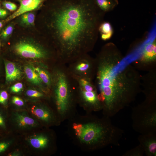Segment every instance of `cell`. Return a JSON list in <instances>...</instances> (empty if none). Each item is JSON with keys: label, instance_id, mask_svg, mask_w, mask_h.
Wrapping results in <instances>:
<instances>
[{"label": "cell", "instance_id": "cell-1", "mask_svg": "<svg viewBox=\"0 0 156 156\" xmlns=\"http://www.w3.org/2000/svg\"><path fill=\"white\" fill-rule=\"evenodd\" d=\"M50 10L47 26L59 62L68 64L92 50L105 13L95 0H57Z\"/></svg>", "mask_w": 156, "mask_h": 156}, {"label": "cell", "instance_id": "cell-2", "mask_svg": "<svg viewBox=\"0 0 156 156\" xmlns=\"http://www.w3.org/2000/svg\"><path fill=\"white\" fill-rule=\"evenodd\" d=\"M118 53L112 48L103 47L95 60L94 75L104 113L109 117L129 105L138 92L135 87L126 86L121 73L115 72L116 65L114 61Z\"/></svg>", "mask_w": 156, "mask_h": 156}, {"label": "cell", "instance_id": "cell-3", "mask_svg": "<svg viewBox=\"0 0 156 156\" xmlns=\"http://www.w3.org/2000/svg\"><path fill=\"white\" fill-rule=\"evenodd\" d=\"M77 126L75 129L76 135L81 142L92 148L109 145L118 146L124 133L107 116L103 119L94 120Z\"/></svg>", "mask_w": 156, "mask_h": 156}, {"label": "cell", "instance_id": "cell-4", "mask_svg": "<svg viewBox=\"0 0 156 156\" xmlns=\"http://www.w3.org/2000/svg\"><path fill=\"white\" fill-rule=\"evenodd\" d=\"M53 76L51 86L53 87L55 102L60 113H65L71 105L75 90L74 79L68 71L65 64L59 63Z\"/></svg>", "mask_w": 156, "mask_h": 156}, {"label": "cell", "instance_id": "cell-5", "mask_svg": "<svg viewBox=\"0 0 156 156\" xmlns=\"http://www.w3.org/2000/svg\"><path fill=\"white\" fill-rule=\"evenodd\" d=\"M155 97H147L143 103L132 110V127L140 134L156 133V106Z\"/></svg>", "mask_w": 156, "mask_h": 156}, {"label": "cell", "instance_id": "cell-6", "mask_svg": "<svg viewBox=\"0 0 156 156\" xmlns=\"http://www.w3.org/2000/svg\"><path fill=\"white\" fill-rule=\"evenodd\" d=\"M72 77L75 82V89L78 92L82 102L92 110L102 109L98 98L96 88L93 84L92 79L86 77Z\"/></svg>", "mask_w": 156, "mask_h": 156}, {"label": "cell", "instance_id": "cell-7", "mask_svg": "<svg viewBox=\"0 0 156 156\" xmlns=\"http://www.w3.org/2000/svg\"><path fill=\"white\" fill-rule=\"evenodd\" d=\"M66 66L72 77H86L92 79L95 68V60L88 54L84 55L68 63Z\"/></svg>", "mask_w": 156, "mask_h": 156}, {"label": "cell", "instance_id": "cell-8", "mask_svg": "<svg viewBox=\"0 0 156 156\" xmlns=\"http://www.w3.org/2000/svg\"><path fill=\"white\" fill-rule=\"evenodd\" d=\"M14 49L17 54L26 58L46 60L51 55L49 51L44 47L36 46L27 42L18 43Z\"/></svg>", "mask_w": 156, "mask_h": 156}, {"label": "cell", "instance_id": "cell-9", "mask_svg": "<svg viewBox=\"0 0 156 156\" xmlns=\"http://www.w3.org/2000/svg\"><path fill=\"white\" fill-rule=\"evenodd\" d=\"M12 120L17 128L22 130L34 128L39 125L37 121L24 110L14 112L12 113Z\"/></svg>", "mask_w": 156, "mask_h": 156}, {"label": "cell", "instance_id": "cell-10", "mask_svg": "<svg viewBox=\"0 0 156 156\" xmlns=\"http://www.w3.org/2000/svg\"><path fill=\"white\" fill-rule=\"evenodd\" d=\"M138 139L146 156H156V133L140 134Z\"/></svg>", "mask_w": 156, "mask_h": 156}, {"label": "cell", "instance_id": "cell-11", "mask_svg": "<svg viewBox=\"0 0 156 156\" xmlns=\"http://www.w3.org/2000/svg\"><path fill=\"white\" fill-rule=\"evenodd\" d=\"M45 0H22L19 8L8 17L5 21L11 20L21 15L38 8Z\"/></svg>", "mask_w": 156, "mask_h": 156}, {"label": "cell", "instance_id": "cell-12", "mask_svg": "<svg viewBox=\"0 0 156 156\" xmlns=\"http://www.w3.org/2000/svg\"><path fill=\"white\" fill-rule=\"evenodd\" d=\"M30 111L34 117L44 122L49 123L53 120V116L51 112L45 106L34 105Z\"/></svg>", "mask_w": 156, "mask_h": 156}, {"label": "cell", "instance_id": "cell-13", "mask_svg": "<svg viewBox=\"0 0 156 156\" xmlns=\"http://www.w3.org/2000/svg\"><path fill=\"white\" fill-rule=\"evenodd\" d=\"M6 80L10 82L21 78L22 72L15 64L9 61L5 62Z\"/></svg>", "mask_w": 156, "mask_h": 156}, {"label": "cell", "instance_id": "cell-14", "mask_svg": "<svg viewBox=\"0 0 156 156\" xmlns=\"http://www.w3.org/2000/svg\"><path fill=\"white\" fill-rule=\"evenodd\" d=\"M27 141L32 147L37 149H42L46 148L49 143L48 137L44 135L40 134L30 136L27 139Z\"/></svg>", "mask_w": 156, "mask_h": 156}, {"label": "cell", "instance_id": "cell-15", "mask_svg": "<svg viewBox=\"0 0 156 156\" xmlns=\"http://www.w3.org/2000/svg\"><path fill=\"white\" fill-rule=\"evenodd\" d=\"M156 41L155 39L145 46L141 57L142 60L145 62L155 60L156 57Z\"/></svg>", "mask_w": 156, "mask_h": 156}, {"label": "cell", "instance_id": "cell-16", "mask_svg": "<svg viewBox=\"0 0 156 156\" xmlns=\"http://www.w3.org/2000/svg\"><path fill=\"white\" fill-rule=\"evenodd\" d=\"M24 70L28 79L31 82L36 85H41L42 83V81L33 66L27 65L25 67Z\"/></svg>", "mask_w": 156, "mask_h": 156}, {"label": "cell", "instance_id": "cell-17", "mask_svg": "<svg viewBox=\"0 0 156 156\" xmlns=\"http://www.w3.org/2000/svg\"><path fill=\"white\" fill-rule=\"evenodd\" d=\"M98 7L104 12L112 10L118 4V0H95Z\"/></svg>", "mask_w": 156, "mask_h": 156}, {"label": "cell", "instance_id": "cell-18", "mask_svg": "<svg viewBox=\"0 0 156 156\" xmlns=\"http://www.w3.org/2000/svg\"><path fill=\"white\" fill-rule=\"evenodd\" d=\"M34 68L42 82L48 88H50L52 83L51 76L50 74L44 68L38 67Z\"/></svg>", "mask_w": 156, "mask_h": 156}, {"label": "cell", "instance_id": "cell-19", "mask_svg": "<svg viewBox=\"0 0 156 156\" xmlns=\"http://www.w3.org/2000/svg\"><path fill=\"white\" fill-rule=\"evenodd\" d=\"M144 151L141 145L139 144L135 147L127 151L123 155V156H142Z\"/></svg>", "mask_w": 156, "mask_h": 156}, {"label": "cell", "instance_id": "cell-20", "mask_svg": "<svg viewBox=\"0 0 156 156\" xmlns=\"http://www.w3.org/2000/svg\"><path fill=\"white\" fill-rule=\"evenodd\" d=\"M35 15L31 12H26L22 14L21 21L22 23L26 25H31L34 24Z\"/></svg>", "mask_w": 156, "mask_h": 156}, {"label": "cell", "instance_id": "cell-21", "mask_svg": "<svg viewBox=\"0 0 156 156\" xmlns=\"http://www.w3.org/2000/svg\"><path fill=\"white\" fill-rule=\"evenodd\" d=\"M99 31L101 34H107L113 32L111 24L107 22L103 21L100 24L99 28Z\"/></svg>", "mask_w": 156, "mask_h": 156}, {"label": "cell", "instance_id": "cell-22", "mask_svg": "<svg viewBox=\"0 0 156 156\" xmlns=\"http://www.w3.org/2000/svg\"><path fill=\"white\" fill-rule=\"evenodd\" d=\"M26 94L29 97L33 98H40L43 96V94L37 90L32 89L28 90Z\"/></svg>", "mask_w": 156, "mask_h": 156}, {"label": "cell", "instance_id": "cell-23", "mask_svg": "<svg viewBox=\"0 0 156 156\" xmlns=\"http://www.w3.org/2000/svg\"><path fill=\"white\" fill-rule=\"evenodd\" d=\"M13 27L12 26L10 25L4 29L1 33V36L3 39H6L12 33Z\"/></svg>", "mask_w": 156, "mask_h": 156}, {"label": "cell", "instance_id": "cell-24", "mask_svg": "<svg viewBox=\"0 0 156 156\" xmlns=\"http://www.w3.org/2000/svg\"><path fill=\"white\" fill-rule=\"evenodd\" d=\"M23 88V85L20 82L14 84L11 88V91L14 93H18L20 92Z\"/></svg>", "mask_w": 156, "mask_h": 156}, {"label": "cell", "instance_id": "cell-25", "mask_svg": "<svg viewBox=\"0 0 156 156\" xmlns=\"http://www.w3.org/2000/svg\"><path fill=\"white\" fill-rule=\"evenodd\" d=\"M12 103L16 105L18 107H22L24 105L23 101L19 97L14 96L12 98Z\"/></svg>", "mask_w": 156, "mask_h": 156}, {"label": "cell", "instance_id": "cell-26", "mask_svg": "<svg viewBox=\"0 0 156 156\" xmlns=\"http://www.w3.org/2000/svg\"><path fill=\"white\" fill-rule=\"evenodd\" d=\"M4 6L7 9L10 11H14L16 10L17 6L14 3L8 1H5L3 3Z\"/></svg>", "mask_w": 156, "mask_h": 156}, {"label": "cell", "instance_id": "cell-27", "mask_svg": "<svg viewBox=\"0 0 156 156\" xmlns=\"http://www.w3.org/2000/svg\"><path fill=\"white\" fill-rule=\"evenodd\" d=\"M12 142L8 141L2 142L0 143V153L6 150L10 146Z\"/></svg>", "mask_w": 156, "mask_h": 156}, {"label": "cell", "instance_id": "cell-28", "mask_svg": "<svg viewBox=\"0 0 156 156\" xmlns=\"http://www.w3.org/2000/svg\"><path fill=\"white\" fill-rule=\"evenodd\" d=\"M8 98V94L5 91H3L0 92V103H5L7 101Z\"/></svg>", "mask_w": 156, "mask_h": 156}, {"label": "cell", "instance_id": "cell-29", "mask_svg": "<svg viewBox=\"0 0 156 156\" xmlns=\"http://www.w3.org/2000/svg\"><path fill=\"white\" fill-rule=\"evenodd\" d=\"M113 32H111L107 34H101V38L104 40H106L109 39L112 36Z\"/></svg>", "mask_w": 156, "mask_h": 156}, {"label": "cell", "instance_id": "cell-30", "mask_svg": "<svg viewBox=\"0 0 156 156\" xmlns=\"http://www.w3.org/2000/svg\"><path fill=\"white\" fill-rule=\"evenodd\" d=\"M0 126L3 128H5V124L4 120L0 112Z\"/></svg>", "mask_w": 156, "mask_h": 156}, {"label": "cell", "instance_id": "cell-31", "mask_svg": "<svg viewBox=\"0 0 156 156\" xmlns=\"http://www.w3.org/2000/svg\"><path fill=\"white\" fill-rule=\"evenodd\" d=\"M7 14V12L5 10L0 9V17L5 16Z\"/></svg>", "mask_w": 156, "mask_h": 156}, {"label": "cell", "instance_id": "cell-32", "mask_svg": "<svg viewBox=\"0 0 156 156\" xmlns=\"http://www.w3.org/2000/svg\"><path fill=\"white\" fill-rule=\"evenodd\" d=\"M2 23L1 22H0V28L2 27Z\"/></svg>", "mask_w": 156, "mask_h": 156}, {"label": "cell", "instance_id": "cell-33", "mask_svg": "<svg viewBox=\"0 0 156 156\" xmlns=\"http://www.w3.org/2000/svg\"></svg>", "mask_w": 156, "mask_h": 156}, {"label": "cell", "instance_id": "cell-34", "mask_svg": "<svg viewBox=\"0 0 156 156\" xmlns=\"http://www.w3.org/2000/svg\"></svg>", "mask_w": 156, "mask_h": 156}, {"label": "cell", "instance_id": "cell-35", "mask_svg": "<svg viewBox=\"0 0 156 156\" xmlns=\"http://www.w3.org/2000/svg\"></svg>", "mask_w": 156, "mask_h": 156}, {"label": "cell", "instance_id": "cell-36", "mask_svg": "<svg viewBox=\"0 0 156 156\" xmlns=\"http://www.w3.org/2000/svg\"></svg>", "mask_w": 156, "mask_h": 156}]
</instances>
